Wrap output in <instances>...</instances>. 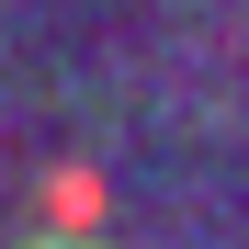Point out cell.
Listing matches in <instances>:
<instances>
[{
	"label": "cell",
	"instance_id": "cell-1",
	"mask_svg": "<svg viewBox=\"0 0 249 249\" xmlns=\"http://www.w3.org/2000/svg\"><path fill=\"white\" fill-rule=\"evenodd\" d=\"M46 215H57V227H91V215H102V181H91V170H57V181H46Z\"/></svg>",
	"mask_w": 249,
	"mask_h": 249
}]
</instances>
